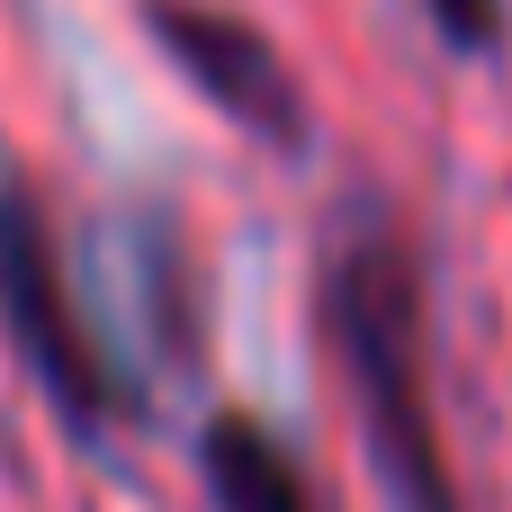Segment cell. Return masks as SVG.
<instances>
[{
    "instance_id": "4",
    "label": "cell",
    "mask_w": 512,
    "mask_h": 512,
    "mask_svg": "<svg viewBox=\"0 0 512 512\" xmlns=\"http://www.w3.org/2000/svg\"><path fill=\"white\" fill-rule=\"evenodd\" d=\"M198 477H207V504L216 512H315L297 459L252 423V414H216L198 432Z\"/></svg>"
},
{
    "instance_id": "5",
    "label": "cell",
    "mask_w": 512,
    "mask_h": 512,
    "mask_svg": "<svg viewBox=\"0 0 512 512\" xmlns=\"http://www.w3.org/2000/svg\"><path fill=\"white\" fill-rule=\"evenodd\" d=\"M432 27L459 54H495L504 45V0H432Z\"/></svg>"
},
{
    "instance_id": "3",
    "label": "cell",
    "mask_w": 512,
    "mask_h": 512,
    "mask_svg": "<svg viewBox=\"0 0 512 512\" xmlns=\"http://www.w3.org/2000/svg\"><path fill=\"white\" fill-rule=\"evenodd\" d=\"M144 36L171 54V72H189L198 99H216L234 126H252L270 153H297L315 108L297 90V72L279 63V45L234 18V9H207V0H144Z\"/></svg>"
},
{
    "instance_id": "1",
    "label": "cell",
    "mask_w": 512,
    "mask_h": 512,
    "mask_svg": "<svg viewBox=\"0 0 512 512\" xmlns=\"http://www.w3.org/2000/svg\"><path fill=\"white\" fill-rule=\"evenodd\" d=\"M324 333H333L342 387L360 405L369 477H378L387 512H468L450 450H441V414H432L423 270L378 207H342V225L324 243Z\"/></svg>"
},
{
    "instance_id": "2",
    "label": "cell",
    "mask_w": 512,
    "mask_h": 512,
    "mask_svg": "<svg viewBox=\"0 0 512 512\" xmlns=\"http://www.w3.org/2000/svg\"><path fill=\"white\" fill-rule=\"evenodd\" d=\"M0 333H9V351L27 360V378H36L81 432L135 414V387H126L117 360L90 342V324H81V306H72V288H63V261H54V243H45V216H36L27 180H0Z\"/></svg>"
}]
</instances>
